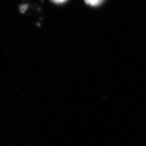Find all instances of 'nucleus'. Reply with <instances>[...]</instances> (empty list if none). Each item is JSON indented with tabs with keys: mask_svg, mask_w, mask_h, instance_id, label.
<instances>
[{
	"mask_svg": "<svg viewBox=\"0 0 146 146\" xmlns=\"http://www.w3.org/2000/svg\"><path fill=\"white\" fill-rule=\"evenodd\" d=\"M52 1L56 3H62L66 2L67 0H52Z\"/></svg>",
	"mask_w": 146,
	"mask_h": 146,
	"instance_id": "7ed1b4c3",
	"label": "nucleus"
},
{
	"mask_svg": "<svg viewBox=\"0 0 146 146\" xmlns=\"http://www.w3.org/2000/svg\"><path fill=\"white\" fill-rule=\"evenodd\" d=\"M27 8H28V5H23L20 7V11L22 13H24L25 11H26Z\"/></svg>",
	"mask_w": 146,
	"mask_h": 146,
	"instance_id": "f03ea898",
	"label": "nucleus"
},
{
	"mask_svg": "<svg viewBox=\"0 0 146 146\" xmlns=\"http://www.w3.org/2000/svg\"><path fill=\"white\" fill-rule=\"evenodd\" d=\"M86 3L91 6L100 5L104 0H84Z\"/></svg>",
	"mask_w": 146,
	"mask_h": 146,
	"instance_id": "f257e3e1",
	"label": "nucleus"
}]
</instances>
